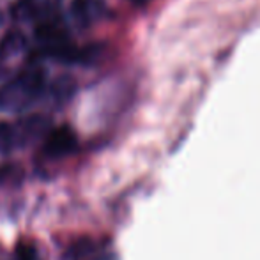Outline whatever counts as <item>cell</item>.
Wrapping results in <instances>:
<instances>
[{"instance_id":"obj_3","label":"cell","mask_w":260,"mask_h":260,"mask_svg":"<svg viewBox=\"0 0 260 260\" xmlns=\"http://www.w3.org/2000/svg\"><path fill=\"white\" fill-rule=\"evenodd\" d=\"M34 131H38V126L34 124V120L18 124L0 122V152H7L11 149L18 147L27 138H30L34 135Z\"/></svg>"},{"instance_id":"obj_2","label":"cell","mask_w":260,"mask_h":260,"mask_svg":"<svg viewBox=\"0 0 260 260\" xmlns=\"http://www.w3.org/2000/svg\"><path fill=\"white\" fill-rule=\"evenodd\" d=\"M62 0H20L13 7V14L20 21L30 23H46L57 20Z\"/></svg>"},{"instance_id":"obj_5","label":"cell","mask_w":260,"mask_h":260,"mask_svg":"<svg viewBox=\"0 0 260 260\" xmlns=\"http://www.w3.org/2000/svg\"><path fill=\"white\" fill-rule=\"evenodd\" d=\"M105 13L106 7L101 0H73L71 4V18L80 27H89L101 20Z\"/></svg>"},{"instance_id":"obj_1","label":"cell","mask_w":260,"mask_h":260,"mask_svg":"<svg viewBox=\"0 0 260 260\" xmlns=\"http://www.w3.org/2000/svg\"><path fill=\"white\" fill-rule=\"evenodd\" d=\"M46 76L41 69H25L23 73L0 87V110L21 112L32 106L45 92Z\"/></svg>"},{"instance_id":"obj_4","label":"cell","mask_w":260,"mask_h":260,"mask_svg":"<svg viewBox=\"0 0 260 260\" xmlns=\"http://www.w3.org/2000/svg\"><path fill=\"white\" fill-rule=\"evenodd\" d=\"M76 149V135L71 127L62 126L53 129L46 137L45 142V154L48 157H62L71 154Z\"/></svg>"},{"instance_id":"obj_7","label":"cell","mask_w":260,"mask_h":260,"mask_svg":"<svg viewBox=\"0 0 260 260\" xmlns=\"http://www.w3.org/2000/svg\"><path fill=\"white\" fill-rule=\"evenodd\" d=\"M16 260H39V255L32 244H20L16 250Z\"/></svg>"},{"instance_id":"obj_8","label":"cell","mask_w":260,"mask_h":260,"mask_svg":"<svg viewBox=\"0 0 260 260\" xmlns=\"http://www.w3.org/2000/svg\"><path fill=\"white\" fill-rule=\"evenodd\" d=\"M131 2H133L135 6H145V4H149L151 0H131Z\"/></svg>"},{"instance_id":"obj_9","label":"cell","mask_w":260,"mask_h":260,"mask_svg":"<svg viewBox=\"0 0 260 260\" xmlns=\"http://www.w3.org/2000/svg\"><path fill=\"white\" fill-rule=\"evenodd\" d=\"M96 260H113V257H101V258H96Z\"/></svg>"},{"instance_id":"obj_6","label":"cell","mask_w":260,"mask_h":260,"mask_svg":"<svg viewBox=\"0 0 260 260\" xmlns=\"http://www.w3.org/2000/svg\"><path fill=\"white\" fill-rule=\"evenodd\" d=\"M25 45L23 36L20 34H9L4 41V45L0 46V57H9V55L18 53V50Z\"/></svg>"}]
</instances>
